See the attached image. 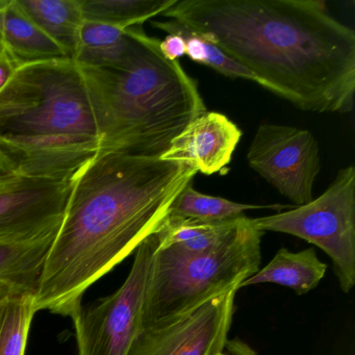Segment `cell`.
Masks as SVG:
<instances>
[{
	"mask_svg": "<svg viewBox=\"0 0 355 355\" xmlns=\"http://www.w3.org/2000/svg\"><path fill=\"white\" fill-rule=\"evenodd\" d=\"M164 16L217 45L298 109L352 111L355 34L324 1L178 0Z\"/></svg>",
	"mask_w": 355,
	"mask_h": 355,
	"instance_id": "1",
	"label": "cell"
},
{
	"mask_svg": "<svg viewBox=\"0 0 355 355\" xmlns=\"http://www.w3.org/2000/svg\"><path fill=\"white\" fill-rule=\"evenodd\" d=\"M198 173L184 162L99 153L74 178L35 306L73 318L93 284L130 257Z\"/></svg>",
	"mask_w": 355,
	"mask_h": 355,
	"instance_id": "2",
	"label": "cell"
},
{
	"mask_svg": "<svg viewBox=\"0 0 355 355\" xmlns=\"http://www.w3.org/2000/svg\"><path fill=\"white\" fill-rule=\"evenodd\" d=\"M99 150L96 117L78 64L20 66L0 91V155L14 172L72 182Z\"/></svg>",
	"mask_w": 355,
	"mask_h": 355,
	"instance_id": "3",
	"label": "cell"
},
{
	"mask_svg": "<svg viewBox=\"0 0 355 355\" xmlns=\"http://www.w3.org/2000/svg\"><path fill=\"white\" fill-rule=\"evenodd\" d=\"M136 46L123 65L80 68L101 136L99 153L159 157L207 111L198 85L178 61L159 51L161 40L134 26Z\"/></svg>",
	"mask_w": 355,
	"mask_h": 355,
	"instance_id": "4",
	"label": "cell"
},
{
	"mask_svg": "<svg viewBox=\"0 0 355 355\" xmlns=\"http://www.w3.org/2000/svg\"><path fill=\"white\" fill-rule=\"evenodd\" d=\"M263 232L247 219L238 234L209 252H180L157 244L147 284L142 328L176 319L211 298L240 288L261 265Z\"/></svg>",
	"mask_w": 355,
	"mask_h": 355,
	"instance_id": "5",
	"label": "cell"
},
{
	"mask_svg": "<svg viewBox=\"0 0 355 355\" xmlns=\"http://www.w3.org/2000/svg\"><path fill=\"white\" fill-rule=\"evenodd\" d=\"M259 232L292 234L321 248L343 292L355 284V168H343L327 190L306 205L251 219Z\"/></svg>",
	"mask_w": 355,
	"mask_h": 355,
	"instance_id": "6",
	"label": "cell"
},
{
	"mask_svg": "<svg viewBox=\"0 0 355 355\" xmlns=\"http://www.w3.org/2000/svg\"><path fill=\"white\" fill-rule=\"evenodd\" d=\"M155 234L136 250L125 282L110 296L80 307L73 318L78 355H128L142 328L147 284L157 250Z\"/></svg>",
	"mask_w": 355,
	"mask_h": 355,
	"instance_id": "7",
	"label": "cell"
},
{
	"mask_svg": "<svg viewBox=\"0 0 355 355\" xmlns=\"http://www.w3.org/2000/svg\"><path fill=\"white\" fill-rule=\"evenodd\" d=\"M251 169L282 196L299 205L313 200L321 170L319 144L313 132L294 126L261 124L247 153Z\"/></svg>",
	"mask_w": 355,
	"mask_h": 355,
	"instance_id": "8",
	"label": "cell"
},
{
	"mask_svg": "<svg viewBox=\"0 0 355 355\" xmlns=\"http://www.w3.org/2000/svg\"><path fill=\"white\" fill-rule=\"evenodd\" d=\"M238 291L232 288L171 321L141 328L128 355H216L223 352Z\"/></svg>",
	"mask_w": 355,
	"mask_h": 355,
	"instance_id": "9",
	"label": "cell"
},
{
	"mask_svg": "<svg viewBox=\"0 0 355 355\" xmlns=\"http://www.w3.org/2000/svg\"><path fill=\"white\" fill-rule=\"evenodd\" d=\"M72 182L18 174L0 180V243L32 239L59 228Z\"/></svg>",
	"mask_w": 355,
	"mask_h": 355,
	"instance_id": "10",
	"label": "cell"
},
{
	"mask_svg": "<svg viewBox=\"0 0 355 355\" xmlns=\"http://www.w3.org/2000/svg\"><path fill=\"white\" fill-rule=\"evenodd\" d=\"M242 130L223 114L205 112L195 118L159 159L184 162L197 172L213 175L232 162Z\"/></svg>",
	"mask_w": 355,
	"mask_h": 355,
	"instance_id": "11",
	"label": "cell"
},
{
	"mask_svg": "<svg viewBox=\"0 0 355 355\" xmlns=\"http://www.w3.org/2000/svg\"><path fill=\"white\" fill-rule=\"evenodd\" d=\"M59 228L32 239L0 243V300L19 295L36 296Z\"/></svg>",
	"mask_w": 355,
	"mask_h": 355,
	"instance_id": "12",
	"label": "cell"
},
{
	"mask_svg": "<svg viewBox=\"0 0 355 355\" xmlns=\"http://www.w3.org/2000/svg\"><path fill=\"white\" fill-rule=\"evenodd\" d=\"M0 34L6 53L19 66L71 60L22 11L16 0H8L7 5L0 9Z\"/></svg>",
	"mask_w": 355,
	"mask_h": 355,
	"instance_id": "13",
	"label": "cell"
},
{
	"mask_svg": "<svg viewBox=\"0 0 355 355\" xmlns=\"http://www.w3.org/2000/svg\"><path fill=\"white\" fill-rule=\"evenodd\" d=\"M248 218L245 215L220 222L168 216L155 232L159 248H171L188 254L209 252L232 240Z\"/></svg>",
	"mask_w": 355,
	"mask_h": 355,
	"instance_id": "14",
	"label": "cell"
},
{
	"mask_svg": "<svg viewBox=\"0 0 355 355\" xmlns=\"http://www.w3.org/2000/svg\"><path fill=\"white\" fill-rule=\"evenodd\" d=\"M327 265L322 263L313 248L292 252L282 248L263 269L245 279L241 288L259 284H276L304 295L317 288L325 275Z\"/></svg>",
	"mask_w": 355,
	"mask_h": 355,
	"instance_id": "15",
	"label": "cell"
},
{
	"mask_svg": "<svg viewBox=\"0 0 355 355\" xmlns=\"http://www.w3.org/2000/svg\"><path fill=\"white\" fill-rule=\"evenodd\" d=\"M132 28L120 30L85 20L80 28L73 61L82 68H114L123 65L134 51Z\"/></svg>",
	"mask_w": 355,
	"mask_h": 355,
	"instance_id": "16",
	"label": "cell"
},
{
	"mask_svg": "<svg viewBox=\"0 0 355 355\" xmlns=\"http://www.w3.org/2000/svg\"><path fill=\"white\" fill-rule=\"evenodd\" d=\"M22 11L73 61L84 24L80 0H16Z\"/></svg>",
	"mask_w": 355,
	"mask_h": 355,
	"instance_id": "17",
	"label": "cell"
},
{
	"mask_svg": "<svg viewBox=\"0 0 355 355\" xmlns=\"http://www.w3.org/2000/svg\"><path fill=\"white\" fill-rule=\"evenodd\" d=\"M178 0H80L85 20L101 22L120 30L142 26L164 15Z\"/></svg>",
	"mask_w": 355,
	"mask_h": 355,
	"instance_id": "18",
	"label": "cell"
},
{
	"mask_svg": "<svg viewBox=\"0 0 355 355\" xmlns=\"http://www.w3.org/2000/svg\"><path fill=\"white\" fill-rule=\"evenodd\" d=\"M282 209V205H252L234 202L222 197L209 196L195 190L189 182L174 199L168 216L201 222H220L234 219L251 209Z\"/></svg>",
	"mask_w": 355,
	"mask_h": 355,
	"instance_id": "19",
	"label": "cell"
},
{
	"mask_svg": "<svg viewBox=\"0 0 355 355\" xmlns=\"http://www.w3.org/2000/svg\"><path fill=\"white\" fill-rule=\"evenodd\" d=\"M151 24L153 28L163 31L168 35L182 37L186 41V55L192 61L211 68L227 78H244L257 84V78L252 72L228 57L217 45L205 40L200 35L193 32L184 24L172 19L153 21Z\"/></svg>",
	"mask_w": 355,
	"mask_h": 355,
	"instance_id": "20",
	"label": "cell"
},
{
	"mask_svg": "<svg viewBox=\"0 0 355 355\" xmlns=\"http://www.w3.org/2000/svg\"><path fill=\"white\" fill-rule=\"evenodd\" d=\"M36 313L35 295L0 300V355H26L28 332Z\"/></svg>",
	"mask_w": 355,
	"mask_h": 355,
	"instance_id": "21",
	"label": "cell"
},
{
	"mask_svg": "<svg viewBox=\"0 0 355 355\" xmlns=\"http://www.w3.org/2000/svg\"><path fill=\"white\" fill-rule=\"evenodd\" d=\"M159 51L169 61H178L186 55V41L178 35H168L159 42Z\"/></svg>",
	"mask_w": 355,
	"mask_h": 355,
	"instance_id": "22",
	"label": "cell"
},
{
	"mask_svg": "<svg viewBox=\"0 0 355 355\" xmlns=\"http://www.w3.org/2000/svg\"><path fill=\"white\" fill-rule=\"evenodd\" d=\"M19 67L20 66L7 53L0 55V91L7 86Z\"/></svg>",
	"mask_w": 355,
	"mask_h": 355,
	"instance_id": "23",
	"label": "cell"
},
{
	"mask_svg": "<svg viewBox=\"0 0 355 355\" xmlns=\"http://www.w3.org/2000/svg\"><path fill=\"white\" fill-rule=\"evenodd\" d=\"M224 354L225 355H257V353L246 343L243 342L240 338L228 340L224 347Z\"/></svg>",
	"mask_w": 355,
	"mask_h": 355,
	"instance_id": "24",
	"label": "cell"
},
{
	"mask_svg": "<svg viewBox=\"0 0 355 355\" xmlns=\"http://www.w3.org/2000/svg\"><path fill=\"white\" fill-rule=\"evenodd\" d=\"M15 172L12 169L5 157L0 155V180L3 178H10V176L15 175Z\"/></svg>",
	"mask_w": 355,
	"mask_h": 355,
	"instance_id": "25",
	"label": "cell"
},
{
	"mask_svg": "<svg viewBox=\"0 0 355 355\" xmlns=\"http://www.w3.org/2000/svg\"><path fill=\"white\" fill-rule=\"evenodd\" d=\"M3 53H6L5 44H3V37L0 34V55Z\"/></svg>",
	"mask_w": 355,
	"mask_h": 355,
	"instance_id": "26",
	"label": "cell"
},
{
	"mask_svg": "<svg viewBox=\"0 0 355 355\" xmlns=\"http://www.w3.org/2000/svg\"><path fill=\"white\" fill-rule=\"evenodd\" d=\"M8 0H0V9L7 5Z\"/></svg>",
	"mask_w": 355,
	"mask_h": 355,
	"instance_id": "27",
	"label": "cell"
},
{
	"mask_svg": "<svg viewBox=\"0 0 355 355\" xmlns=\"http://www.w3.org/2000/svg\"><path fill=\"white\" fill-rule=\"evenodd\" d=\"M216 355H225V354H224V351H223V352L218 353V354H216Z\"/></svg>",
	"mask_w": 355,
	"mask_h": 355,
	"instance_id": "28",
	"label": "cell"
}]
</instances>
